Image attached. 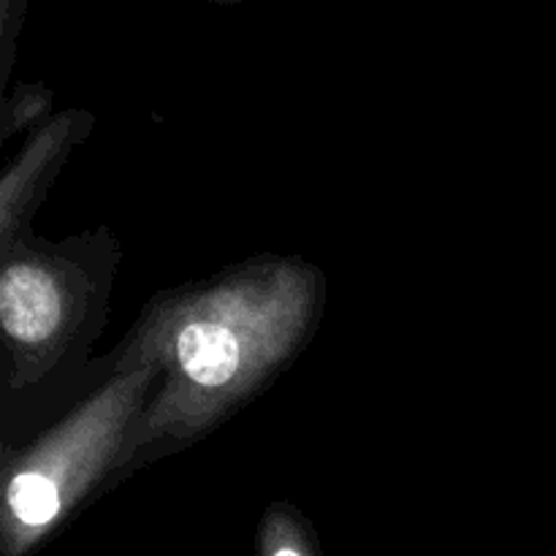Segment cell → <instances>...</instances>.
<instances>
[{"label":"cell","mask_w":556,"mask_h":556,"mask_svg":"<svg viewBox=\"0 0 556 556\" xmlns=\"http://www.w3.org/2000/svg\"><path fill=\"white\" fill-rule=\"evenodd\" d=\"M318 269L258 258L161 299L125 348L123 367L157 369L130 456L190 443L253 396L307 340L320 309Z\"/></svg>","instance_id":"1"},{"label":"cell","mask_w":556,"mask_h":556,"mask_svg":"<svg viewBox=\"0 0 556 556\" xmlns=\"http://www.w3.org/2000/svg\"><path fill=\"white\" fill-rule=\"evenodd\" d=\"M157 369L123 367L98 394L5 467L3 556L30 554L101 478L128 465L130 440L157 386Z\"/></svg>","instance_id":"2"},{"label":"cell","mask_w":556,"mask_h":556,"mask_svg":"<svg viewBox=\"0 0 556 556\" xmlns=\"http://www.w3.org/2000/svg\"><path fill=\"white\" fill-rule=\"evenodd\" d=\"M79 242L36 244L25 237L3 248L0 324L14 383L30 389L52 372L71 348L87 342L92 307L106 291L109 261H87Z\"/></svg>","instance_id":"3"},{"label":"cell","mask_w":556,"mask_h":556,"mask_svg":"<svg viewBox=\"0 0 556 556\" xmlns=\"http://www.w3.org/2000/svg\"><path fill=\"white\" fill-rule=\"evenodd\" d=\"M90 125L85 112H65L43 125L36 139L27 144L20 161L5 172L0 185V237L3 248L22 237V226L27 220L33 201L43 193V174L52 172L58 157L68 152V147L79 139Z\"/></svg>","instance_id":"4"},{"label":"cell","mask_w":556,"mask_h":556,"mask_svg":"<svg viewBox=\"0 0 556 556\" xmlns=\"http://www.w3.org/2000/svg\"><path fill=\"white\" fill-rule=\"evenodd\" d=\"M258 556H320L307 521L286 503L266 510L258 530Z\"/></svg>","instance_id":"5"},{"label":"cell","mask_w":556,"mask_h":556,"mask_svg":"<svg viewBox=\"0 0 556 556\" xmlns=\"http://www.w3.org/2000/svg\"><path fill=\"white\" fill-rule=\"evenodd\" d=\"M49 106H52V92L41 85H20L9 98H5V123L3 136L14 134V130L36 125L38 119L47 117Z\"/></svg>","instance_id":"6"},{"label":"cell","mask_w":556,"mask_h":556,"mask_svg":"<svg viewBox=\"0 0 556 556\" xmlns=\"http://www.w3.org/2000/svg\"><path fill=\"white\" fill-rule=\"evenodd\" d=\"M33 0H0V71L3 79L11 74L16 54V38H20L22 25H25L27 9Z\"/></svg>","instance_id":"7"},{"label":"cell","mask_w":556,"mask_h":556,"mask_svg":"<svg viewBox=\"0 0 556 556\" xmlns=\"http://www.w3.org/2000/svg\"><path fill=\"white\" fill-rule=\"evenodd\" d=\"M210 3H226V5H231V3H244V0H210Z\"/></svg>","instance_id":"8"}]
</instances>
